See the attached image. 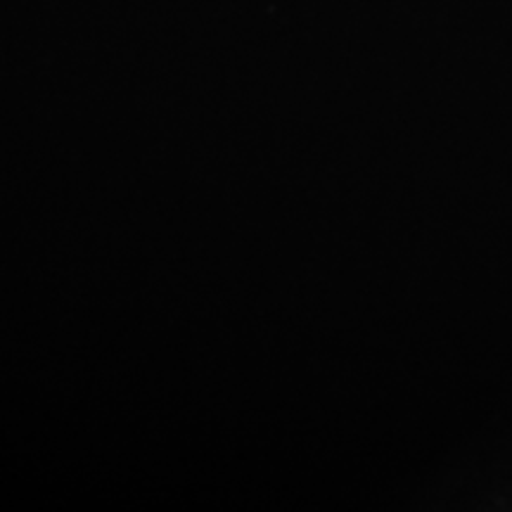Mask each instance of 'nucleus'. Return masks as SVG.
Returning a JSON list of instances; mask_svg holds the SVG:
<instances>
[]
</instances>
